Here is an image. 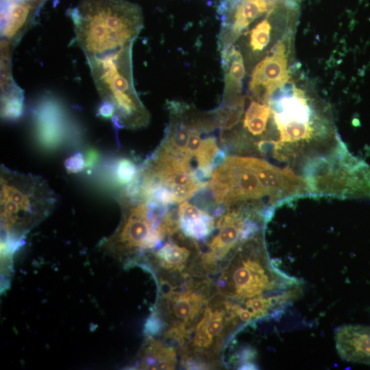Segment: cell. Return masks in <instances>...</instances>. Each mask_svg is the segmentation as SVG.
Instances as JSON below:
<instances>
[{"mask_svg":"<svg viewBox=\"0 0 370 370\" xmlns=\"http://www.w3.org/2000/svg\"><path fill=\"white\" fill-rule=\"evenodd\" d=\"M302 288L301 280L284 273L270 260L260 232L238 245L218 282L220 295L245 309L256 297L291 304L300 296Z\"/></svg>","mask_w":370,"mask_h":370,"instance_id":"1","label":"cell"},{"mask_svg":"<svg viewBox=\"0 0 370 370\" xmlns=\"http://www.w3.org/2000/svg\"><path fill=\"white\" fill-rule=\"evenodd\" d=\"M73 20L76 40L87 58L132 45L143 25L140 8L124 0H84Z\"/></svg>","mask_w":370,"mask_h":370,"instance_id":"2","label":"cell"},{"mask_svg":"<svg viewBox=\"0 0 370 370\" xmlns=\"http://www.w3.org/2000/svg\"><path fill=\"white\" fill-rule=\"evenodd\" d=\"M58 198L41 176L0 166L1 228L12 247L52 212Z\"/></svg>","mask_w":370,"mask_h":370,"instance_id":"3","label":"cell"},{"mask_svg":"<svg viewBox=\"0 0 370 370\" xmlns=\"http://www.w3.org/2000/svg\"><path fill=\"white\" fill-rule=\"evenodd\" d=\"M132 45L87 59L103 104L112 108L118 126L137 129L147 125L149 114L134 87Z\"/></svg>","mask_w":370,"mask_h":370,"instance_id":"4","label":"cell"},{"mask_svg":"<svg viewBox=\"0 0 370 370\" xmlns=\"http://www.w3.org/2000/svg\"><path fill=\"white\" fill-rule=\"evenodd\" d=\"M116 200L121 209V220L101 246L112 257L134 263L136 257L162 244L163 238L158 227L164 215L138 196L121 192Z\"/></svg>","mask_w":370,"mask_h":370,"instance_id":"5","label":"cell"},{"mask_svg":"<svg viewBox=\"0 0 370 370\" xmlns=\"http://www.w3.org/2000/svg\"><path fill=\"white\" fill-rule=\"evenodd\" d=\"M208 186L215 203L224 206L227 210L246 201H258L265 197L270 205L267 162L264 160L226 156L213 169Z\"/></svg>","mask_w":370,"mask_h":370,"instance_id":"6","label":"cell"},{"mask_svg":"<svg viewBox=\"0 0 370 370\" xmlns=\"http://www.w3.org/2000/svg\"><path fill=\"white\" fill-rule=\"evenodd\" d=\"M241 326L230 308V303L224 300L209 303L203 310L197 323L190 343V349L199 353L208 354L217 352L228 325Z\"/></svg>","mask_w":370,"mask_h":370,"instance_id":"7","label":"cell"},{"mask_svg":"<svg viewBox=\"0 0 370 370\" xmlns=\"http://www.w3.org/2000/svg\"><path fill=\"white\" fill-rule=\"evenodd\" d=\"M289 78L286 47L281 41L254 68L249 90L258 101L268 103L273 93L282 88Z\"/></svg>","mask_w":370,"mask_h":370,"instance_id":"8","label":"cell"},{"mask_svg":"<svg viewBox=\"0 0 370 370\" xmlns=\"http://www.w3.org/2000/svg\"><path fill=\"white\" fill-rule=\"evenodd\" d=\"M210 283L205 280L195 284L193 280L181 291H173L163 298L166 300V308L173 325L171 329L186 336L190 334L191 324L206 304ZM169 328V329H170Z\"/></svg>","mask_w":370,"mask_h":370,"instance_id":"9","label":"cell"},{"mask_svg":"<svg viewBox=\"0 0 370 370\" xmlns=\"http://www.w3.org/2000/svg\"><path fill=\"white\" fill-rule=\"evenodd\" d=\"M269 0H234L223 25L219 45L221 50L232 46L240 34L255 19L268 11Z\"/></svg>","mask_w":370,"mask_h":370,"instance_id":"10","label":"cell"},{"mask_svg":"<svg viewBox=\"0 0 370 370\" xmlns=\"http://www.w3.org/2000/svg\"><path fill=\"white\" fill-rule=\"evenodd\" d=\"M336 350L346 361L370 364V327L345 325L334 332Z\"/></svg>","mask_w":370,"mask_h":370,"instance_id":"11","label":"cell"},{"mask_svg":"<svg viewBox=\"0 0 370 370\" xmlns=\"http://www.w3.org/2000/svg\"><path fill=\"white\" fill-rule=\"evenodd\" d=\"M224 71V92L222 105H232L243 98L241 97L242 82L245 66L241 53L233 46L221 50Z\"/></svg>","mask_w":370,"mask_h":370,"instance_id":"12","label":"cell"},{"mask_svg":"<svg viewBox=\"0 0 370 370\" xmlns=\"http://www.w3.org/2000/svg\"><path fill=\"white\" fill-rule=\"evenodd\" d=\"M177 217L185 236L195 240H205L215 227L212 216L188 201L179 206Z\"/></svg>","mask_w":370,"mask_h":370,"instance_id":"13","label":"cell"},{"mask_svg":"<svg viewBox=\"0 0 370 370\" xmlns=\"http://www.w3.org/2000/svg\"><path fill=\"white\" fill-rule=\"evenodd\" d=\"M175 364L174 349L149 336L140 353L137 367L143 369H173Z\"/></svg>","mask_w":370,"mask_h":370,"instance_id":"14","label":"cell"},{"mask_svg":"<svg viewBox=\"0 0 370 370\" xmlns=\"http://www.w3.org/2000/svg\"><path fill=\"white\" fill-rule=\"evenodd\" d=\"M31 8L30 3L25 1L11 3L8 6L3 21V34L10 41L18 39L24 32Z\"/></svg>","mask_w":370,"mask_h":370,"instance_id":"15","label":"cell"},{"mask_svg":"<svg viewBox=\"0 0 370 370\" xmlns=\"http://www.w3.org/2000/svg\"><path fill=\"white\" fill-rule=\"evenodd\" d=\"M190 254V251L187 247L180 246L170 240L154 254V257L161 268L182 271L184 269Z\"/></svg>","mask_w":370,"mask_h":370,"instance_id":"16","label":"cell"},{"mask_svg":"<svg viewBox=\"0 0 370 370\" xmlns=\"http://www.w3.org/2000/svg\"><path fill=\"white\" fill-rule=\"evenodd\" d=\"M271 115L269 103L251 101L244 114L243 127L252 136H262Z\"/></svg>","mask_w":370,"mask_h":370,"instance_id":"17","label":"cell"},{"mask_svg":"<svg viewBox=\"0 0 370 370\" xmlns=\"http://www.w3.org/2000/svg\"><path fill=\"white\" fill-rule=\"evenodd\" d=\"M219 150L217 138L214 136H208L201 140L200 145L195 153L197 167L212 171L213 160Z\"/></svg>","mask_w":370,"mask_h":370,"instance_id":"18","label":"cell"},{"mask_svg":"<svg viewBox=\"0 0 370 370\" xmlns=\"http://www.w3.org/2000/svg\"><path fill=\"white\" fill-rule=\"evenodd\" d=\"M271 26L267 18L259 22L250 32L249 44L254 51H261L270 40Z\"/></svg>","mask_w":370,"mask_h":370,"instance_id":"19","label":"cell"},{"mask_svg":"<svg viewBox=\"0 0 370 370\" xmlns=\"http://www.w3.org/2000/svg\"><path fill=\"white\" fill-rule=\"evenodd\" d=\"M135 164L128 159L121 160L117 166V177L123 184H128L132 181L138 173Z\"/></svg>","mask_w":370,"mask_h":370,"instance_id":"20","label":"cell"},{"mask_svg":"<svg viewBox=\"0 0 370 370\" xmlns=\"http://www.w3.org/2000/svg\"><path fill=\"white\" fill-rule=\"evenodd\" d=\"M65 166L69 172H77L82 169L84 166V160L80 154H76L65 162Z\"/></svg>","mask_w":370,"mask_h":370,"instance_id":"21","label":"cell"},{"mask_svg":"<svg viewBox=\"0 0 370 370\" xmlns=\"http://www.w3.org/2000/svg\"><path fill=\"white\" fill-rule=\"evenodd\" d=\"M226 158V152L225 149L223 148L219 149L218 152L217 153L212 162L213 168L214 169L216 166H217L219 164H220Z\"/></svg>","mask_w":370,"mask_h":370,"instance_id":"22","label":"cell"},{"mask_svg":"<svg viewBox=\"0 0 370 370\" xmlns=\"http://www.w3.org/2000/svg\"><path fill=\"white\" fill-rule=\"evenodd\" d=\"M288 1H295V0H288Z\"/></svg>","mask_w":370,"mask_h":370,"instance_id":"23","label":"cell"}]
</instances>
